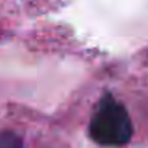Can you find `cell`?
I'll list each match as a JSON object with an SVG mask.
<instances>
[{
  "label": "cell",
  "instance_id": "1",
  "mask_svg": "<svg viewBox=\"0 0 148 148\" xmlns=\"http://www.w3.org/2000/svg\"><path fill=\"white\" fill-rule=\"evenodd\" d=\"M94 142L103 147H121L132 137V121L127 110L115 97L105 96L99 102L89 124Z\"/></svg>",
  "mask_w": 148,
  "mask_h": 148
},
{
  "label": "cell",
  "instance_id": "2",
  "mask_svg": "<svg viewBox=\"0 0 148 148\" xmlns=\"http://www.w3.org/2000/svg\"><path fill=\"white\" fill-rule=\"evenodd\" d=\"M0 148H23V138L10 131L0 132Z\"/></svg>",
  "mask_w": 148,
  "mask_h": 148
}]
</instances>
